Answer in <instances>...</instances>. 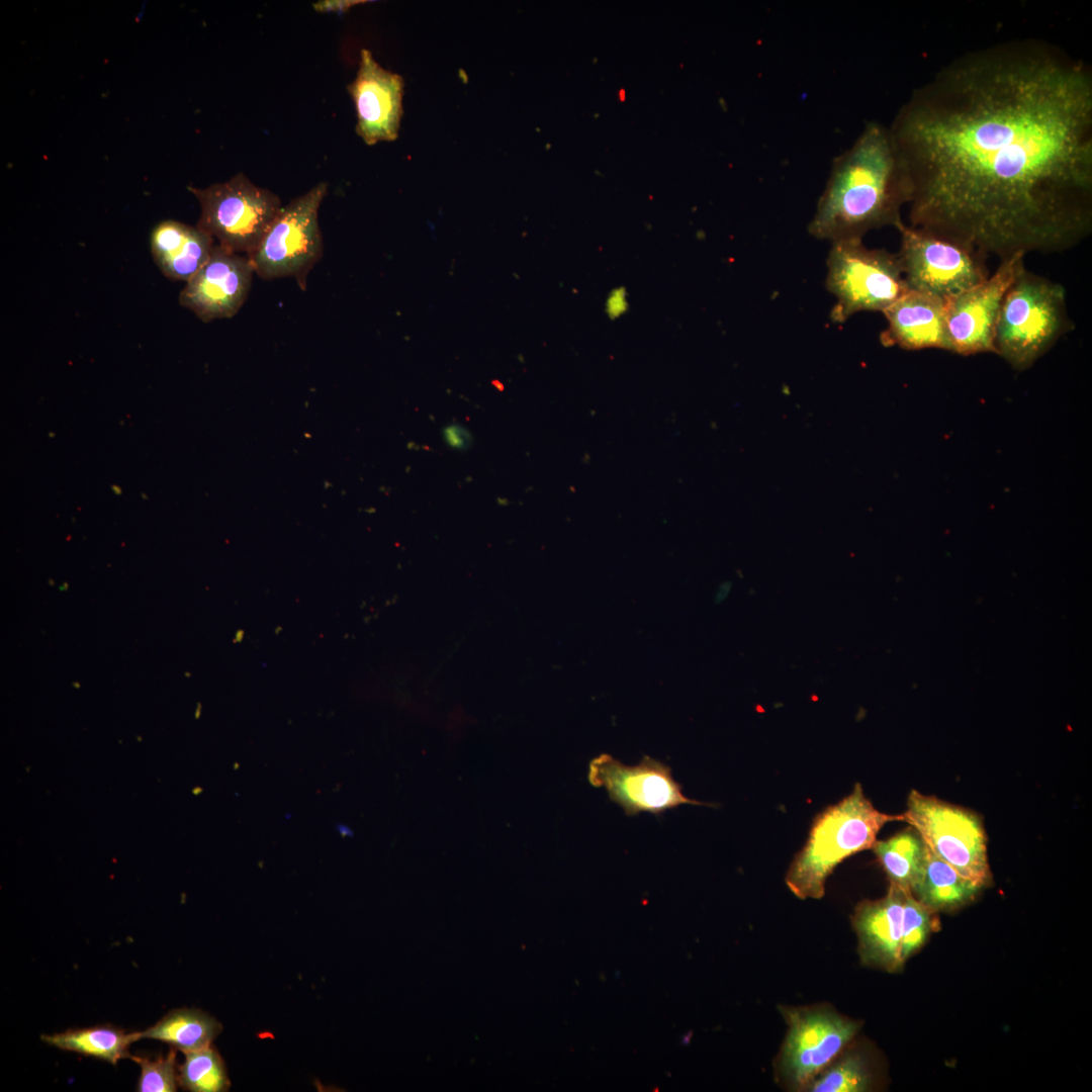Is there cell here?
I'll use <instances>...</instances> for the list:
<instances>
[{
  "label": "cell",
  "mask_w": 1092,
  "mask_h": 1092,
  "mask_svg": "<svg viewBox=\"0 0 1092 1092\" xmlns=\"http://www.w3.org/2000/svg\"><path fill=\"white\" fill-rule=\"evenodd\" d=\"M910 226L1000 261L1092 233V70L1038 38L965 53L889 126Z\"/></svg>",
  "instance_id": "obj_1"
},
{
  "label": "cell",
  "mask_w": 1092,
  "mask_h": 1092,
  "mask_svg": "<svg viewBox=\"0 0 1092 1092\" xmlns=\"http://www.w3.org/2000/svg\"><path fill=\"white\" fill-rule=\"evenodd\" d=\"M910 196L909 175L889 126L870 121L833 160L809 233L831 243L862 240L872 230L901 223Z\"/></svg>",
  "instance_id": "obj_2"
},
{
  "label": "cell",
  "mask_w": 1092,
  "mask_h": 1092,
  "mask_svg": "<svg viewBox=\"0 0 1092 1092\" xmlns=\"http://www.w3.org/2000/svg\"><path fill=\"white\" fill-rule=\"evenodd\" d=\"M892 821H903L902 814L880 812L856 784L848 796L815 818L787 872L788 888L802 900L822 898L833 870L850 855L872 848L881 828Z\"/></svg>",
  "instance_id": "obj_3"
},
{
  "label": "cell",
  "mask_w": 1092,
  "mask_h": 1092,
  "mask_svg": "<svg viewBox=\"0 0 1092 1092\" xmlns=\"http://www.w3.org/2000/svg\"><path fill=\"white\" fill-rule=\"evenodd\" d=\"M1073 330L1063 285L1022 268L1007 290L994 332L995 353L1025 370Z\"/></svg>",
  "instance_id": "obj_4"
},
{
  "label": "cell",
  "mask_w": 1092,
  "mask_h": 1092,
  "mask_svg": "<svg viewBox=\"0 0 1092 1092\" xmlns=\"http://www.w3.org/2000/svg\"><path fill=\"white\" fill-rule=\"evenodd\" d=\"M826 287L835 296L834 323L859 311H884L909 289L897 254L869 249L862 240L833 242L827 257Z\"/></svg>",
  "instance_id": "obj_5"
},
{
  "label": "cell",
  "mask_w": 1092,
  "mask_h": 1092,
  "mask_svg": "<svg viewBox=\"0 0 1092 1092\" xmlns=\"http://www.w3.org/2000/svg\"><path fill=\"white\" fill-rule=\"evenodd\" d=\"M200 204L196 226L223 249L250 256L282 208L280 198L243 173L206 188L188 187Z\"/></svg>",
  "instance_id": "obj_6"
},
{
  "label": "cell",
  "mask_w": 1092,
  "mask_h": 1092,
  "mask_svg": "<svg viewBox=\"0 0 1092 1092\" xmlns=\"http://www.w3.org/2000/svg\"><path fill=\"white\" fill-rule=\"evenodd\" d=\"M902 818L960 875L981 889L990 885L987 836L977 813L912 790Z\"/></svg>",
  "instance_id": "obj_7"
},
{
  "label": "cell",
  "mask_w": 1092,
  "mask_h": 1092,
  "mask_svg": "<svg viewBox=\"0 0 1092 1092\" xmlns=\"http://www.w3.org/2000/svg\"><path fill=\"white\" fill-rule=\"evenodd\" d=\"M328 192V184H316L305 194L282 206L249 257L255 273L264 280L294 277L302 290L306 278L323 255V237L318 209Z\"/></svg>",
  "instance_id": "obj_8"
},
{
  "label": "cell",
  "mask_w": 1092,
  "mask_h": 1092,
  "mask_svg": "<svg viewBox=\"0 0 1092 1092\" xmlns=\"http://www.w3.org/2000/svg\"><path fill=\"white\" fill-rule=\"evenodd\" d=\"M787 1024L777 1072L789 1088L805 1089L853 1039L859 1023L827 1006L780 1007Z\"/></svg>",
  "instance_id": "obj_9"
},
{
  "label": "cell",
  "mask_w": 1092,
  "mask_h": 1092,
  "mask_svg": "<svg viewBox=\"0 0 1092 1092\" xmlns=\"http://www.w3.org/2000/svg\"><path fill=\"white\" fill-rule=\"evenodd\" d=\"M897 253L909 290L950 298L989 277L986 259L961 245L905 224Z\"/></svg>",
  "instance_id": "obj_10"
},
{
  "label": "cell",
  "mask_w": 1092,
  "mask_h": 1092,
  "mask_svg": "<svg viewBox=\"0 0 1092 1092\" xmlns=\"http://www.w3.org/2000/svg\"><path fill=\"white\" fill-rule=\"evenodd\" d=\"M587 780L593 787L606 789L610 800L628 816L659 815L685 804L707 805L686 797L670 766L648 755L635 765H626L602 753L589 761Z\"/></svg>",
  "instance_id": "obj_11"
},
{
  "label": "cell",
  "mask_w": 1092,
  "mask_h": 1092,
  "mask_svg": "<svg viewBox=\"0 0 1092 1092\" xmlns=\"http://www.w3.org/2000/svg\"><path fill=\"white\" fill-rule=\"evenodd\" d=\"M1025 254L1016 253L1000 261L991 277L945 299V323L950 351L969 356L991 352L994 332L1003 298L1024 268Z\"/></svg>",
  "instance_id": "obj_12"
},
{
  "label": "cell",
  "mask_w": 1092,
  "mask_h": 1092,
  "mask_svg": "<svg viewBox=\"0 0 1092 1092\" xmlns=\"http://www.w3.org/2000/svg\"><path fill=\"white\" fill-rule=\"evenodd\" d=\"M254 273L249 256L214 244L208 261L181 290L179 303L204 323L232 317L246 301Z\"/></svg>",
  "instance_id": "obj_13"
},
{
  "label": "cell",
  "mask_w": 1092,
  "mask_h": 1092,
  "mask_svg": "<svg viewBox=\"0 0 1092 1092\" xmlns=\"http://www.w3.org/2000/svg\"><path fill=\"white\" fill-rule=\"evenodd\" d=\"M404 81L382 68L368 50H361L357 75L347 86L356 108V132L366 145L392 142L403 114Z\"/></svg>",
  "instance_id": "obj_14"
},
{
  "label": "cell",
  "mask_w": 1092,
  "mask_h": 1092,
  "mask_svg": "<svg viewBox=\"0 0 1092 1092\" xmlns=\"http://www.w3.org/2000/svg\"><path fill=\"white\" fill-rule=\"evenodd\" d=\"M909 890L890 882L885 897L860 902L852 915L862 965L888 973L899 972L904 902Z\"/></svg>",
  "instance_id": "obj_15"
},
{
  "label": "cell",
  "mask_w": 1092,
  "mask_h": 1092,
  "mask_svg": "<svg viewBox=\"0 0 1092 1092\" xmlns=\"http://www.w3.org/2000/svg\"><path fill=\"white\" fill-rule=\"evenodd\" d=\"M888 326L881 334L885 346L906 350L937 348L950 351L945 300L908 290L883 311Z\"/></svg>",
  "instance_id": "obj_16"
},
{
  "label": "cell",
  "mask_w": 1092,
  "mask_h": 1092,
  "mask_svg": "<svg viewBox=\"0 0 1092 1092\" xmlns=\"http://www.w3.org/2000/svg\"><path fill=\"white\" fill-rule=\"evenodd\" d=\"M151 254L162 274L175 281L190 280L208 261L214 240L196 225L173 219L155 225Z\"/></svg>",
  "instance_id": "obj_17"
},
{
  "label": "cell",
  "mask_w": 1092,
  "mask_h": 1092,
  "mask_svg": "<svg viewBox=\"0 0 1092 1092\" xmlns=\"http://www.w3.org/2000/svg\"><path fill=\"white\" fill-rule=\"evenodd\" d=\"M980 890L927 846L921 871L910 889L912 895L934 913L964 907Z\"/></svg>",
  "instance_id": "obj_18"
},
{
  "label": "cell",
  "mask_w": 1092,
  "mask_h": 1092,
  "mask_svg": "<svg viewBox=\"0 0 1092 1092\" xmlns=\"http://www.w3.org/2000/svg\"><path fill=\"white\" fill-rule=\"evenodd\" d=\"M221 1024L199 1009L180 1008L167 1013L157 1023L139 1032L140 1039H156L184 1054L210 1046Z\"/></svg>",
  "instance_id": "obj_19"
},
{
  "label": "cell",
  "mask_w": 1092,
  "mask_h": 1092,
  "mask_svg": "<svg viewBox=\"0 0 1092 1092\" xmlns=\"http://www.w3.org/2000/svg\"><path fill=\"white\" fill-rule=\"evenodd\" d=\"M41 1039L57 1049L115 1065L119 1060L130 1057L128 1048L133 1041L140 1039V1034L139 1032L127 1033L110 1025H98L43 1034Z\"/></svg>",
  "instance_id": "obj_20"
},
{
  "label": "cell",
  "mask_w": 1092,
  "mask_h": 1092,
  "mask_svg": "<svg viewBox=\"0 0 1092 1092\" xmlns=\"http://www.w3.org/2000/svg\"><path fill=\"white\" fill-rule=\"evenodd\" d=\"M872 849L890 882L910 891L926 853L919 833L911 826L886 840H877Z\"/></svg>",
  "instance_id": "obj_21"
},
{
  "label": "cell",
  "mask_w": 1092,
  "mask_h": 1092,
  "mask_svg": "<svg viewBox=\"0 0 1092 1092\" xmlns=\"http://www.w3.org/2000/svg\"><path fill=\"white\" fill-rule=\"evenodd\" d=\"M179 1067V1085L192 1092H223L231 1083L225 1065L216 1050L211 1046L185 1054Z\"/></svg>",
  "instance_id": "obj_22"
},
{
  "label": "cell",
  "mask_w": 1092,
  "mask_h": 1092,
  "mask_svg": "<svg viewBox=\"0 0 1092 1092\" xmlns=\"http://www.w3.org/2000/svg\"><path fill=\"white\" fill-rule=\"evenodd\" d=\"M871 1076L861 1055L841 1053L806 1086L811 1092H863L869 1090Z\"/></svg>",
  "instance_id": "obj_23"
},
{
  "label": "cell",
  "mask_w": 1092,
  "mask_h": 1092,
  "mask_svg": "<svg viewBox=\"0 0 1092 1092\" xmlns=\"http://www.w3.org/2000/svg\"><path fill=\"white\" fill-rule=\"evenodd\" d=\"M934 912L919 902L910 892L904 902L901 957L905 963L921 948L936 926Z\"/></svg>",
  "instance_id": "obj_24"
},
{
  "label": "cell",
  "mask_w": 1092,
  "mask_h": 1092,
  "mask_svg": "<svg viewBox=\"0 0 1092 1092\" xmlns=\"http://www.w3.org/2000/svg\"><path fill=\"white\" fill-rule=\"evenodd\" d=\"M141 1066L136 1091L173 1092L177 1090L179 1075L176 1072V1052L171 1049L166 1056L155 1059L130 1056Z\"/></svg>",
  "instance_id": "obj_25"
},
{
  "label": "cell",
  "mask_w": 1092,
  "mask_h": 1092,
  "mask_svg": "<svg viewBox=\"0 0 1092 1092\" xmlns=\"http://www.w3.org/2000/svg\"><path fill=\"white\" fill-rule=\"evenodd\" d=\"M443 437L448 446L456 450H466L472 442L469 431L459 425H451L443 430Z\"/></svg>",
  "instance_id": "obj_26"
},
{
  "label": "cell",
  "mask_w": 1092,
  "mask_h": 1092,
  "mask_svg": "<svg viewBox=\"0 0 1092 1092\" xmlns=\"http://www.w3.org/2000/svg\"><path fill=\"white\" fill-rule=\"evenodd\" d=\"M628 306L627 297L624 288H617L612 291L606 302V311L611 317H618L623 314Z\"/></svg>",
  "instance_id": "obj_27"
},
{
  "label": "cell",
  "mask_w": 1092,
  "mask_h": 1092,
  "mask_svg": "<svg viewBox=\"0 0 1092 1092\" xmlns=\"http://www.w3.org/2000/svg\"><path fill=\"white\" fill-rule=\"evenodd\" d=\"M361 2L362 1H320L317 3H313V7L321 12H339L345 11L356 3Z\"/></svg>",
  "instance_id": "obj_28"
}]
</instances>
